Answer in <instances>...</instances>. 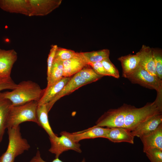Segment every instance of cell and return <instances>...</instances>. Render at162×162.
<instances>
[{"mask_svg": "<svg viewBox=\"0 0 162 162\" xmlns=\"http://www.w3.org/2000/svg\"><path fill=\"white\" fill-rule=\"evenodd\" d=\"M44 91V89H41L38 83L27 80L20 82L12 91L1 92V94L3 97L10 101L12 106H16L32 101L38 102Z\"/></svg>", "mask_w": 162, "mask_h": 162, "instance_id": "cell-1", "label": "cell"}, {"mask_svg": "<svg viewBox=\"0 0 162 162\" xmlns=\"http://www.w3.org/2000/svg\"><path fill=\"white\" fill-rule=\"evenodd\" d=\"M159 114H162V100L157 98L154 102H148L140 108L132 106L125 115L123 128L131 131L149 118Z\"/></svg>", "mask_w": 162, "mask_h": 162, "instance_id": "cell-2", "label": "cell"}, {"mask_svg": "<svg viewBox=\"0 0 162 162\" xmlns=\"http://www.w3.org/2000/svg\"><path fill=\"white\" fill-rule=\"evenodd\" d=\"M38 102L31 101L16 106H11L7 124V128L19 126L26 122H32L38 124L37 110Z\"/></svg>", "mask_w": 162, "mask_h": 162, "instance_id": "cell-3", "label": "cell"}, {"mask_svg": "<svg viewBox=\"0 0 162 162\" xmlns=\"http://www.w3.org/2000/svg\"><path fill=\"white\" fill-rule=\"evenodd\" d=\"M8 143L6 152L0 158V162H14L15 158L28 150L30 146L22 137L19 126L7 128Z\"/></svg>", "mask_w": 162, "mask_h": 162, "instance_id": "cell-4", "label": "cell"}, {"mask_svg": "<svg viewBox=\"0 0 162 162\" xmlns=\"http://www.w3.org/2000/svg\"><path fill=\"white\" fill-rule=\"evenodd\" d=\"M132 106L124 104L117 108L108 110L98 119L95 125L108 128H123L125 115Z\"/></svg>", "mask_w": 162, "mask_h": 162, "instance_id": "cell-5", "label": "cell"}, {"mask_svg": "<svg viewBox=\"0 0 162 162\" xmlns=\"http://www.w3.org/2000/svg\"><path fill=\"white\" fill-rule=\"evenodd\" d=\"M127 78L132 83L155 90L157 93H162V80L151 75L139 65Z\"/></svg>", "mask_w": 162, "mask_h": 162, "instance_id": "cell-6", "label": "cell"}, {"mask_svg": "<svg viewBox=\"0 0 162 162\" xmlns=\"http://www.w3.org/2000/svg\"><path fill=\"white\" fill-rule=\"evenodd\" d=\"M60 134L59 137L57 135L49 138L51 145L49 151L55 154L56 158H58L63 152L69 150H73L80 153L82 152L80 145L79 142L73 141L63 131Z\"/></svg>", "mask_w": 162, "mask_h": 162, "instance_id": "cell-7", "label": "cell"}, {"mask_svg": "<svg viewBox=\"0 0 162 162\" xmlns=\"http://www.w3.org/2000/svg\"><path fill=\"white\" fill-rule=\"evenodd\" d=\"M90 83L76 73L72 77L70 80L62 90L46 105L48 112L55 103L60 98L70 94L80 87Z\"/></svg>", "mask_w": 162, "mask_h": 162, "instance_id": "cell-8", "label": "cell"}, {"mask_svg": "<svg viewBox=\"0 0 162 162\" xmlns=\"http://www.w3.org/2000/svg\"><path fill=\"white\" fill-rule=\"evenodd\" d=\"M31 7L30 16L46 15L58 8L62 0H28Z\"/></svg>", "mask_w": 162, "mask_h": 162, "instance_id": "cell-9", "label": "cell"}, {"mask_svg": "<svg viewBox=\"0 0 162 162\" xmlns=\"http://www.w3.org/2000/svg\"><path fill=\"white\" fill-rule=\"evenodd\" d=\"M108 128L95 125L85 130L73 133L66 131L63 132L75 142H79L82 140L97 138H105L108 132Z\"/></svg>", "mask_w": 162, "mask_h": 162, "instance_id": "cell-10", "label": "cell"}, {"mask_svg": "<svg viewBox=\"0 0 162 162\" xmlns=\"http://www.w3.org/2000/svg\"><path fill=\"white\" fill-rule=\"evenodd\" d=\"M17 58V53L14 49H0V79L11 77L12 69Z\"/></svg>", "mask_w": 162, "mask_h": 162, "instance_id": "cell-11", "label": "cell"}, {"mask_svg": "<svg viewBox=\"0 0 162 162\" xmlns=\"http://www.w3.org/2000/svg\"><path fill=\"white\" fill-rule=\"evenodd\" d=\"M0 8L4 10L30 16L31 7L28 0H0Z\"/></svg>", "mask_w": 162, "mask_h": 162, "instance_id": "cell-12", "label": "cell"}, {"mask_svg": "<svg viewBox=\"0 0 162 162\" xmlns=\"http://www.w3.org/2000/svg\"><path fill=\"white\" fill-rule=\"evenodd\" d=\"M143 145V151L153 148L162 150V123L155 130L144 134L139 137Z\"/></svg>", "mask_w": 162, "mask_h": 162, "instance_id": "cell-13", "label": "cell"}, {"mask_svg": "<svg viewBox=\"0 0 162 162\" xmlns=\"http://www.w3.org/2000/svg\"><path fill=\"white\" fill-rule=\"evenodd\" d=\"M63 62V76L70 77L78 73L84 67L88 65L81 52L76 56Z\"/></svg>", "mask_w": 162, "mask_h": 162, "instance_id": "cell-14", "label": "cell"}, {"mask_svg": "<svg viewBox=\"0 0 162 162\" xmlns=\"http://www.w3.org/2000/svg\"><path fill=\"white\" fill-rule=\"evenodd\" d=\"M136 54L139 58V65L151 75L158 77L152 48L143 45L139 51Z\"/></svg>", "mask_w": 162, "mask_h": 162, "instance_id": "cell-15", "label": "cell"}, {"mask_svg": "<svg viewBox=\"0 0 162 162\" xmlns=\"http://www.w3.org/2000/svg\"><path fill=\"white\" fill-rule=\"evenodd\" d=\"M134 137L131 132L127 129L115 127L108 128L105 138L113 142H125L133 144Z\"/></svg>", "mask_w": 162, "mask_h": 162, "instance_id": "cell-16", "label": "cell"}, {"mask_svg": "<svg viewBox=\"0 0 162 162\" xmlns=\"http://www.w3.org/2000/svg\"><path fill=\"white\" fill-rule=\"evenodd\" d=\"M162 123V114L153 116L143 122L131 132L134 136L140 137L142 135L154 130Z\"/></svg>", "mask_w": 162, "mask_h": 162, "instance_id": "cell-17", "label": "cell"}, {"mask_svg": "<svg viewBox=\"0 0 162 162\" xmlns=\"http://www.w3.org/2000/svg\"><path fill=\"white\" fill-rule=\"evenodd\" d=\"M71 77H63L54 84L44 89V94L38 102V105L46 104L63 88Z\"/></svg>", "mask_w": 162, "mask_h": 162, "instance_id": "cell-18", "label": "cell"}, {"mask_svg": "<svg viewBox=\"0 0 162 162\" xmlns=\"http://www.w3.org/2000/svg\"><path fill=\"white\" fill-rule=\"evenodd\" d=\"M121 63L122 76L127 78L139 65V58L137 55L129 54L118 58Z\"/></svg>", "mask_w": 162, "mask_h": 162, "instance_id": "cell-19", "label": "cell"}, {"mask_svg": "<svg viewBox=\"0 0 162 162\" xmlns=\"http://www.w3.org/2000/svg\"><path fill=\"white\" fill-rule=\"evenodd\" d=\"M48 112L46 104L38 105L37 110L38 125L44 129L49 138H52L57 135L53 132L51 127L48 120Z\"/></svg>", "mask_w": 162, "mask_h": 162, "instance_id": "cell-20", "label": "cell"}, {"mask_svg": "<svg viewBox=\"0 0 162 162\" xmlns=\"http://www.w3.org/2000/svg\"><path fill=\"white\" fill-rule=\"evenodd\" d=\"M11 106L10 101L3 97L0 92V142L7 128L8 118Z\"/></svg>", "mask_w": 162, "mask_h": 162, "instance_id": "cell-21", "label": "cell"}, {"mask_svg": "<svg viewBox=\"0 0 162 162\" xmlns=\"http://www.w3.org/2000/svg\"><path fill=\"white\" fill-rule=\"evenodd\" d=\"M63 62L54 58L50 75L47 80V87L54 84L63 77Z\"/></svg>", "mask_w": 162, "mask_h": 162, "instance_id": "cell-22", "label": "cell"}, {"mask_svg": "<svg viewBox=\"0 0 162 162\" xmlns=\"http://www.w3.org/2000/svg\"><path fill=\"white\" fill-rule=\"evenodd\" d=\"M81 53L88 65L91 63L101 62L109 58L110 55V51L108 49Z\"/></svg>", "mask_w": 162, "mask_h": 162, "instance_id": "cell-23", "label": "cell"}, {"mask_svg": "<svg viewBox=\"0 0 162 162\" xmlns=\"http://www.w3.org/2000/svg\"><path fill=\"white\" fill-rule=\"evenodd\" d=\"M87 65L77 73L82 78L89 82H95L103 76L96 73L92 68Z\"/></svg>", "mask_w": 162, "mask_h": 162, "instance_id": "cell-24", "label": "cell"}, {"mask_svg": "<svg viewBox=\"0 0 162 162\" xmlns=\"http://www.w3.org/2000/svg\"><path fill=\"white\" fill-rule=\"evenodd\" d=\"M157 76L162 80V51L158 48H152Z\"/></svg>", "mask_w": 162, "mask_h": 162, "instance_id": "cell-25", "label": "cell"}, {"mask_svg": "<svg viewBox=\"0 0 162 162\" xmlns=\"http://www.w3.org/2000/svg\"><path fill=\"white\" fill-rule=\"evenodd\" d=\"M78 53L71 50L58 47L55 58L63 61L76 56Z\"/></svg>", "mask_w": 162, "mask_h": 162, "instance_id": "cell-26", "label": "cell"}, {"mask_svg": "<svg viewBox=\"0 0 162 162\" xmlns=\"http://www.w3.org/2000/svg\"><path fill=\"white\" fill-rule=\"evenodd\" d=\"M101 63L106 72L110 76L118 79L120 76L118 70L109 58H106L101 62Z\"/></svg>", "mask_w": 162, "mask_h": 162, "instance_id": "cell-27", "label": "cell"}, {"mask_svg": "<svg viewBox=\"0 0 162 162\" xmlns=\"http://www.w3.org/2000/svg\"><path fill=\"white\" fill-rule=\"evenodd\" d=\"M145 153L151 162H162V150L153 148L147 150Z\"/></svg>", "mask_w": 162, "mask_h": 162, "instance_id": "cell-28", "label": "cell"}, {"mask_svg": "<svg viewBox=\"0 0 162 162\" xmlns=\"http://www.w3.org/2000/svg\"><path fill=\"white\" fill-rule=\"evenodd\" d=\"M58 46L56 45H52L47 59V80L49 78L52 64Z\"/></svg>", "mask_w": 162, "mask_h": 162, "instance_id": "cell-29", "label": "cell"}, {"mask_svg": "<svg viewBox=\"0 0 162 162\" xmlns=\"http://www.w3.org/2000/svg\"><path fill=\"white\" fill-rule=\"evenodd\" d=\"M18 84L14 82L11 77L0 79V92L5 89L13 90L16 88Z\"/></svg>", "mask_w": 162, "mask_h": 162, "instance_id": "cell-30", "label": "cell"}, {"mask_svg": "<svg viewBox=\"0 0 162 162\" xmlns=\"http://www.w3.org/2000/svg\"><path fill=\"white\" fill-rule=\"evenodd\" d=\"M88 65L91 67L95 72L98 74L103 76H109V74L105 70L101 62L91 63Z\"/></svg>", "mask_w": 162, "mask_h": 162, "instance_id": "cell-31", "label": "cell"}, {"mask_svg": "<svg viewBox=\"0 0 162 162\" xmlns=\"http://www.w3.org/2000/svg\"><path fill=\"white\" fill-rule=\"evenodd\" d=\"M29 162H46L44 160L41 158L40 151L38 150L36 155L29 161ZM51 162H63L60 160L58 158H56ZM81 162H86L84 159Z\"/></svg>", "mask_w": 162, "mask_h": 162, "instance_id": "cell-32", "label": "cell"}]
</instances>
